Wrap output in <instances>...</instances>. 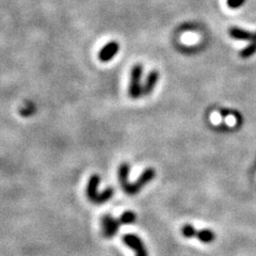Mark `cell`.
Listing matches in <instances>:
<instances>
[{"mask_svg":"<svg viewBox=\"0 0 256 256\" xmlns=\"http://www.w3.org/2000/svg\"><path fill=\"white\" fill-rule=\"evenodd\" d=\"M228 34L233 38L242 40V41H253L256 36V34H252V32H249L238 27H232L228 30Z\"/></svg>","mask_w":256,"mask_h":256,"instance_id":"cell-8","label":"cell"},{"mask_svg":"<svg viewBox=\"0 0 256 256\" xmlns=\"http://www.w3.org/2000/svg\"><path fill=\"white\" fill-rule=\"evenodd\" d=\"M100 182V176L98 174H94L90 178L89 182H88V186H86V196L89 198V201L95 205H100L108 202L114 194V190L111 187H108L105 191H102L100 194L98 191Z\"/></svg>","mask_w":256,"mask_h":256,"instance_id":"cell-3","label":"cell"},{"mask_svg":"<svg viewBox=\"0 0 256 256\" xmlns=\"http://www.w3.org/2000/svg\"><path fill=\"white\" fill-rule=\"evenodd\" d=\"M246 0H228V6L230 8V9H237V8H240Z\"/></svg>","mask_w":256,"mask_h":256,"instance_id":"cell-11","label":"cell"},{"mask_svg":"<svg viewBox=\"0 0 256 256\" xmlns=\"http://www.w3.org/2000/svg\"><path fill=\"white\" fill-rule=\"evenodd\" d=\"M118 50H120V44L116 41H111L102 48L98 54V59L100 62H104V63L110 62L116 57Z\"/></svg>","mask_w":256,"mask_h":256,"instance_id":"cell-7","label":"cell"},{"mask_svg":"<svg viewBox=\"0 0 256 256\" xmlns=\"http://www.w3.org/2000/svg\"><path fill=\"white\" fill-rule=\"evenodd\" d=\"M143 66L142 64H134L130 73V82L128 88V94L132 98H140L143 96V86H141Z\"/></svg>","mask_w":256,"mask_h":256,"instance_id":"cell-5","label":"cell"},{"mask_svg":"<svg viewBox=\"0 0 256 256\" xmlns=\"http://www.w3.org/2000/svg\"><path fill=\"white\" fill-rule=\"evenodd\" d=\"M182 234L186 238H198L203 244H212L216 239V234L212 230H198L191 224H186L182 226Z\"/></svg>","mask_w":256,"mask_h":256,"instance_id":"cell-4","label":"cell"},{"mask_svg":"<svg viewBox=\"0 0 256 256\" xmlns=\"http://www.w3.org/2000/svg\"><path fill=\"white\" fill-rule=\"evenodd\" d=\"M158 80H159L158 70H152L146 80V84H144V86H143V96L150 95L152 92L154 91Z\"/></svg>","mask_w":256,"mask_h":256,"instance_id":"cell-9","label":"cell"},{"mask_svg":"<svg viewBox=\"0 0 256 256\" xmlns=\"http://www.w3.org/2000/svg\"><path fill=\"white\" fill-rule=\"evenodd\" d=\"M251 42L252 43L250 45H248L244 50L240 52V57H242V59L250 58L254 54H256V36H255V38Z\"/></svg>","mask_w":256,"mask_h":256,"instance_id":"cell-10","label":"cell"},{"mask_svg":"<svg viewBox=\"0 0 256 256\" xmlns=\"http://www.w3.org/2000/svg\"><path fill=\"white\" fill-rule=\"evenodd\" d=\"M123 242L134 251L136 256H148V250L139 236L134 234H126L123 236Z\"/></svg>","mask_w":256,"mask_h":256,"instance_id":"cell-6","label":"cell"},{"mask_svg":"<svg viewBox=\"0 0 256 256\" xmlns=\"http://www.w3.org/2000/svg\"><path fill=\"white\" fill-rule=\"evenodd\" d=\"M137 220V214L134 212H125L118 219H114L112 216L106 214L100 219L102 235L105 238H112L116 233L118 228L126 224H132Z\"/></svg>","mask_w":256,"mask_h":256,"instance_id":"cell-2","label":"cell"},{"mask_svg":"<svg viewBox=\"0 0 256 256\" xmlns=\"http://www.w3.org/2000/svg\"><path fill=\"white\" fill-rule=\"evenodd\" d=\"M130 166L127 162L121 164V166H118V182L121 184V187L123 190L126 192L127 194L130 196H134L139 194L141 189L143 187H146L150 182L153 180L156 176V171L153 168H148V169L144 170V172L141 174L138 180L130 184L128 182V178H130Z\"/></svg>","mask_w":256,"mask_h":256,"instance_id":"cell-1","label":"cell"}]
</instances>
